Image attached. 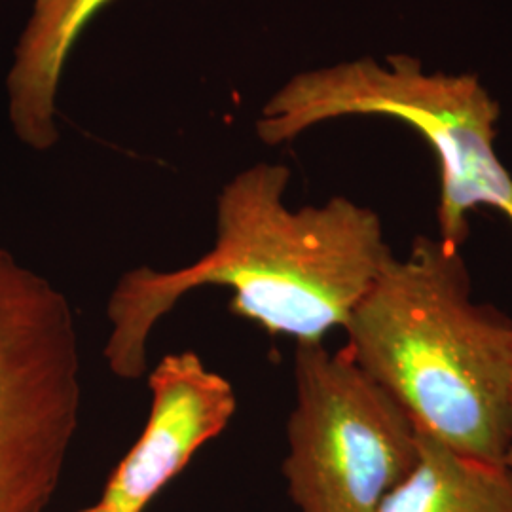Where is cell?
I'll return each instance as SVG.
<instances>
[{
  "mask_svg": "<svg viewBox=\"0 0 512 512\" xmlns=\"http://www.w3.org/2000/svg\"><path fill=\"white\" fill-rule=\"evenodd\" d=\"M110 0H35L6 76L8 116L23 145L46 152L59 141L57 92L82 31Z\"/></svg>",
  "mask_w": 512,
  "mask_h": 512,
  "instance_id": "obj_7",
  "label": "cell"
},
{
  "mask_svg": "<svg viewBox=\"0 0 512 512\" xmlns=\"http://www.w3.org/2000/svg\"><path fill=\"white\" fill-rule=\"evenodd\" d=\"M509 408H511V427H512V372H511V385H509ZM505 463L509 465V469L512 471V439L511 446H509V452H507V458H505Z\"/></svg>",
  "mask_w": 512,
  "mask_h": 512,
  "instance_id": "obj_9",
  "label": "cell"
},
{
  "mask_svg": "<svg viewBox=\"0 0 512 512\" xmlns=\"http://www.w3.org/2000/svg\"><path fill=\"white\" fill-rule=\"evenodd\" d=\"M283 476L298 512H378L418 459V427L346 349L296 344Z\"/></svg>",
  "mask_w": 512,
  "mask_h": 512,
  "instance_id": "obj_5",
  "label": "cell"
},
{
  "mask_svg": "<svg viewBox=\"0 0 512 512\" xmlns=\"http://www.w3.org/2000/svg\"><path fill=\"white\" fill-rule=\"evenodd\" d=\"M349 357L416 427L467 456L511 446L512 321L473 298L456 249L418 236L384 268L344 325Z\"/></svg>",
  "mask_w": 512,
  "mask_h": 512,
  "instance_id": "obj_2",
  "label": "cell"
},
{
  "mask_svg": "<svg viewBox=\"0 0 512 512\" xmlns=\"http://www.w3.org/2000/svg\"><path fill=\"white\" fill-rule=\"evenodd\" d=\"M82 410L67 296L0 247V512H44Z\"/></svg>",
  "mask_w": 512,
  "mask_h": 512,
  "instance_id": "obj_4",
  "label": "cell"
},
{
  "mask_svg": "<svg viewBox=\"0 0 512 512\" xmlns=\"http://www.w3.org/2000/svg\"><path fill=\"white\" fill-rule=\"evenodd\" d=\"M80 512H118L114 511V509H110V507H107L105 503H101V501H97L95 505H92V507H88V509H84V511Z\"/></svg>",
  "mask_w": 512,
  "mask_h": 512,
  "instance_id": "obj_10",
  "label": "cell"
},
{
  "mask_svg": "<svg viewBox=\"0 0 512 512\" xmlns=\"http://www.w3.org/2000/svg\"><path fill=\"white\" fill-rule=\"evenodd\" d=\"M346 116H385L431 145L440 167L439 241L459 251L480 205L512 224V175L495 150L501 107L475 74L425 71L421 59L361 57L294 74L262 107L256 133L266 145Z\"/></svg>",
  "mask_w": 512,
  "mask_h": 512,
  "instance_id": "obj_3",
  "label": "cell"
},
{
  "mask_svg": "<svg viewBox=\"0 0 512 512\" xmlns=\"http://www.w3.org/2000/svg\"><path fill=\"white\" fill-rule=\"evenodd\" d=\"M378 512H512V471L418 429V459Z\"/></svg>",
  "mask_w": 512,
  "mask_h": 512,
  "instance_id": "obj_8",
  "label": "cell"
},
{
  "mask_svg": "<svg viewBox=\"0 0 512 512\" xmlns=\"http://www.w3.org/2000/svg\"><path fill=\"white\" fill-rule=\"evenodd\" d=\"M291 169L251 165L220 188L213 247L175 270L141 266L122 275L107 302L110 372L126 382L148 370L152 330L186 294L228 289L230 310L272 336L321 344L393 255L380 215L346 196L293 209Z\"/></svg>",
  "mask_w": 512,
  "mask_h": 512,
  "instance_id": "obj_1",
  "label": "cell"
},
{
  "mask_svg": "<svg viewBox=\"0 0 512 512\" xmlns=\"http://www.w3.org/2000/svg\"><path fill=\"white\" fill-rule=\"evenodd\" d=\"M148 387L152 403L147 425L99 497L114 511L145 512L238 410L234 385L190 349L165 355L148 374Z\"/></svg>",
  "mask_w": 512,
  "mask_h": 512,
  "instance_id": "obj_6",
  "label": "cell"
}]
</instances>
